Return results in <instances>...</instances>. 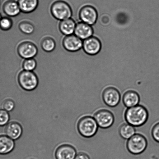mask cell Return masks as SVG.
Wrapping results in <instances>:
<instances>
[{
    "label": "cell",
    "instance_id": "23",
    "mask_svg": "<svg viewBox=\"0 0 159 159\" xmlns=\"http://www.w3.org/2000/svg\"><path fill=\"white\" fill-rule=\"evenodd\" d=\"M37 66V63L34 58L26 59L23 64L24 70L33 71Z\"/></svg>",
    "mask_w": 159,
    "mask_h": 159
},
{
    "label": "cell",
    "instance_id": "24",
    "mask_svg": "<svg viewBox=\"0 0 159 159\" xmlns=\"http://www.w3.org/2000/svg\"><path fill=\"white\" fill-rule=\"evenodd\" d=\"M10 115L9 112L3 109H0V127H4L9 122Z\"/></svg>",
    "mask_w": 159,
    "mask_h": 159
},
{
    "label": "cell",
    "instance_id": "1",
    "mask_svg": "<svg viewBox=\"0 0 159 159\" xmlns=\"http://www.w3.org/2000/svg\"><path fill=\"white\" fill-rule=\"evenodd\" d=\"M149 116V112L146 107L138 104L128 108L124 113L126 122L135 127L144 125L147 121Z\"/></svg>",
    "mask_w": 159,
    "mask_h": 159
},
{
    "label": "cell",
    "instance_id": "10",
    "mask_svg": "<svg viewBox=\"0 0 159 159\" xmlns=\"http://www.w3.org/2000/svg\"><path fill=\"white\" fill-rule=\"evenodd\" d=\"M83 42V40L74 34L65 37L63 45L67 50L71 52H76L82 49Z\"/></svg>",
    "mask_w": 159,
    "mask_h": 159
},
{
    "label": "cell",
    "instance_id": "15",
    "mask_svg": "<svg viewBox=\"0 0 159 159\" xmlns=\"http://www.w3.org/2000/svg\"><path fill=\"white\" fill-rule=\"evenodd\" d=\"M93 33V28L91 25L81 21L76 24L74 34L84 40L91 37Z\"/></svg>",
    "mask_w": 159,
    "mask_h": 159
},
{
    "label": "cell",
    "instance_id": "27",
    "mask_svg": "<svg viewBox=\"0 0 159 159\" xmlns=\"http://www.w3.org/2000/svg\"><path fill=\"white\" fill-rule=\"evenodd\" d=\"M75 159H90L89 156L84 152H79L76 155Z\"/></svg>",
    "mask_w": 159,
    "mask_h": 159
},
{
    "label": "cell",
    "instance_id": "16",
    "mask_svg": "<svg viewBox=\"0 0 159 159\" xmlns=\"http://www.w3.org/2000/svg\"><path fill=\"white\" fill-rule=\"evenodd\" d=\"M122 99L124 106L129 108L138 105L140 102L141 98L140 95L137 92L129 90L124 93Z\"/></svg>",
    "mask_w": 159,
    "mask_h": 159
},
{
    "label": "cell",
    "instance_id": "29",
    "mask_svg": "<svg viewBox=\"0 0 159 159\" xmlns=\"http://www.w3.org/2000/svg\"><path fill=\"white\" fill-rule=\"evenodd\" d=\"M0 3H1V0H0Z\"/></svg>",
    "mask_w": 159,
    "mask_h": 159
},
{
    "label": "cell",
    "instance_id": "21",
    "mask_svg": "<svg viewBox=\"0 0 159 159\" xmlns=\"http://www.w3.org/2000/svg\"><path fill=\"white\" fill-rule=\"evenodd\" d=\"M56 43L53 39L47 37L43 40L42 43V47L44 50L50 52L54 51L55 49Z\"/></svg>",
    "mask_w": 159,
    "mask_h": 159
},
{
    "label": "cell",
    "instance_id": "22",
    "mask_svg": "<svg viewBox=\"0 0 159 159\" xmlns=\"http://www.w3.org/2000/svg\"><path fill=\"white\" fill-rule=\"evenodd\" d=\"M19 28L22 32L27 35L33 33L35 30L34 25L28 21H24L20 23Z\"/></svg>",
    "mask_w": 159,
    "mask_h": 159
},
{
    "label": "cell",
    "instance_id": "19",
    "mask_svg": "<svg viewBox=\"0 0 159 159\" xmlns=\"http://www.w3.org/2000/svg\"><path fill=\"white\" fill-rule=\"evenodd\" d=\"M18 3L21 12L30 13L37 8L39 0H18Z\"/></svg>",
    "mask_w": 159,
    "mask_h": 159
},
{
    "label": "cell",
    "instance_id": "26",
    "mask_svg": "<svg viewBox=\"0 0 159 159\" xmlns=\"http://www.w3.org/2000/svg\"><path fill=\"white\" fill-rule=\"evenodd\" d=\"M152 136L153 139L159 143V123L154 126L152 132Z\"/></svg>",
    "mask_w": 159,
    "mask_h": 159
},
{
    "label": "cell",
    "instance_id": "8",
    "mask_svg": "<svg viewBox=\"0 0 159 159\" xmlns=\"http://www.w3.org/2000/svg\"><path fill=\"white\" fill-rule=\"evenodd\" d=\"M79 18L82 22L92 25L96 23L97 19V11L93 6L85 5L81 9Z\"/></svg>",
    "mask_w": 159,
    "mask_h": 159
},
{
    "label": "cell",
    "instance_id": "11",
    "mask_svg": "<svg viewBox=\"0 0 159 159\" xmlns=\"http://www.w3.org/2000/svg\"><path fill=\"white\" fill-rule=\"evenodd\" d=\"M77 151L73 146L63 144L59 146L55 153L56 159H75Z\"/></svg>",
    "mask_w": 159,
    "mask_h": 159
},
{
    "label": "cell",
    "instance_id": "20",
    "mask_svg": "<svg viewBox=\"0 0 159 159\" xmlns=\"http://www.w3.org/2000/svg\"><path fill=\"white\" fill-rule=\"evenodd\" d=\"M136 132L135 127L129 124H124L120 126L119 133L120 136L125 140H128L133 136Z\"/></svg>",
    "mask_w": 159,
    "mask_h": 159
},
{
    "label": "cell",
    "instance_id": "7",
    "mask_svg": "<svg viewBox=\"0 0 159 159\" xmlns=\"http://www.w3.org/2000/svg\"><path fill=\"white\" fill-rule=\"evenodd\" d=\"M103 101L107 106L115 107L119 103L121 94L119 90L115 87H110L104 89L102 93Z\"/></svg>",
    "mask_w": 159,
    "mask_h": 159
},
{
    "label": "cell",
    "instance_id": "3",
    "mask_svg": "<svg viewBox=\"0 0 159 159\" xmlns=\"http://www.w3.org/2000/svg\"><path fill=\"white\" fill-rule=\"evenodd\" d=\"M148 143L146 137L140 134H135L127 141V149L134 155H140L147 148Z\"/></svg>",
    "mask_w": 159,
    "mask_h": 159
},
{
    "label": "cell",
    "instance_id": "28",
    "mask_svg": "<svg viewBox=\"0 0 159 159\" xmlns=\"http://www.w3.org/2000/svg\"><path fill=\"white\" fill-rule=\"evenodd\" d=\"M2 18V17L1 14H0V21H1Z\"/></svg>",
    "mask_w": 159,
    "mask_h": 159
},
{
    "label": "cell",
    "instance_id": "13",
    "mask_svg": "<svg viewBox=\"0 0 159 159\" xmlns=\"http://www.w3.org/2000/svg\"><path fill=\"white\" fill-rule=\"evenodd\" d=\"M5 135L14 141H16L21 137L23 129L19 123L16 121H11L6 125L5 128Z\"/></svg>",
    "mask_w": 159,
    "mask_h": 159
},
{
    "label": "cell",
    "instance_id": "5",
    "mask_svg": "<svg viewBox=\"0 0 159 159\" xmlns=\"http://www.w3.org/2000/svg\"><path fill=\"white\" fill-rule=\"evenodd\" d=\"M18 82L21 87L27 91H32L36 88L38 79L33 71H23L19 75Z\"/></svg>",
    "mask_w": 159,
    "mask_h": 159
},
{
    "label": "cell",
    "instance_id": "12",
    "mask_svg": "<svg viewBox=\"0 0 159 159\" xmlns=\"http://www.w3.org/2000/svg\"><path fill=\"white\" fill-rule=\"evenodd\" d=\"M18 53L22 58L26 59L34 58L36 56L38 50L33 43L26 42L21 43L19 46Z\"/></svg>",
    "mask_w": 159,
    "mask_h": 159
},
{
    "label": "cell",
    "instance_id": "9",
    "mask_svg": "<svg viewBox=\"0 0 159 159\" xmlns=\"http://www.w3.org/2000/svg\"><path fill=\"white\" fill-rule=\"evenodd\" d=\"M102 48L100 40L97 37L91 36L83 40L82 49L88 55H96L100 52Z\"/></svg>",
    "mask_w": 159,
    "mask_h": 159
},
{
    "label": "cell",
    "instance_id": "6",
    "mask_svg": "<svg viewBox=\"0 0 159 159\" xmlns=\"http://www.w3.org/2000/svg\"><path fill=\"white\" fill-rule=\"evenodd\" d=\"M93 118L101 129H108L115 122L114 115L110 111L106 109L98 110L94 113Z\"/></svg>",
    "mask_w": 159,
    "mask_h": 159
},
{
    "label": "cell",
    "instance_id": "17",
    "mask_svg": "<svg viewBox=\"0 0 159 159\" xmlns=\"http://www.w3.org/2000/svg\"><path fill=\"white\" fill-rule=\"evenodd\" d=\"M15 141L5 135H0V155H6L13 151Z\"/></svg>",
    "mask_w": 159,
    "mask_h": 159
},
{
    "label": "cell",
    "instance_id": "4",
    "mask_svg": "<svg viewBox=\"0 0 159 159\" xmlns=\"http://www.w3.org/2000/svg\"><path fill=\"white\" fill-rule=\"evenodd\" d=\"M51 11L53 15L60 21L72 18V11L71 6L68 3L62 0H58L54 2Z\"/></svg>",
    "mask_w": 159,
    "mask_h": 159
},
{
    "label": "cell",
    "instance_id": "14",
    "mask_svg": "<svg viewBox=\"0 0 159 159\" xmlns=\"http://www.w3.org/2000/svg\"><path fill=\"white\" fill-rule=\"evenodd\" d=\"M2 6L3 11L7 16H17L21 12L17 0H5L2 3H0Z\"/></svg>",
    "mask_w": 159,
    "mask_h": 159
},
{
    "label": "cell",
    "instance_id": "2",
    "mask_svg": "<svg viewBox=\"0 0 159 159\" xmlns=\"http://www.w3.org/2000/svg\"><path fill=\"white\" fill-rule=\"evenodd\" d=\"M99 126L93 117L86 115L79 119L77 125L78 131L84 138H90L97 133Z\"/></svg>",
    "mask_w": 159,
    "mask_h": 159
},
{
    "label": "cell",
    "instance_id": "25",
    "mask_svg": "<svg viewBox=\"0 0 159 159\" xmlns=\"http://www.w3.org/2000/svg\"><path fill=\"white\" fill-rule=\"evenodd\" d=\"M15 104L13 100L11 99L5 100L2 103V109L10 113L15 108Z\"/></svg>",
    "mask_w": 159,
    "mask_h": 159
},
{
    "label": "cell",
    "instance_id": "18",
    "mask_svg": "<svg viewBox=\"0 0 159 159\" xmlns=\"http://www.w3.org/2000/svg\"><path fill=\"white\" fill-rule=\"evenodd\" d=\"M76 23L72 18L62 20L60 24V29L64 35L68 36L74 33Z\"/></svg>",
    "mask_w": 159,
    "mask_h": 159
}]
</instances>
